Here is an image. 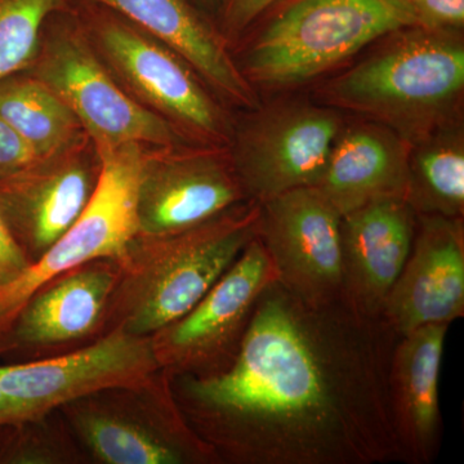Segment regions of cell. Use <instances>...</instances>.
<instances>
[{
	"label": "cell",
	"instance_id": "6da1fadb",
	"mask_svg": "<svg viewBox=\"0 0 464 464\" xmlns=\"http://www.w3.org/2000/svg\"><path fill=\"white\" fill-rule=\"evenodd\" d=\"M400 335L346 298L310 304L274 282L237 359L179 375L183 417L218 459L237 464L399 460L389 372Z\"/></svg>",
	"mask_w": 464,
	"mask_h": 464
},
{
	"label": "cell",
	"instance_id": "7a4b0ae2",
	"mask_svg": "<svg viewBox=\"0 0 464 464\" xmlns=\"http://www.w3.org/2000/svg\"><path fill=\"white\" fill-rule=\"evenodd\" d=\"M377 43L324 82L317 102L384 125L409 145L462 119L463 32L413 25Z\"/></svg>",
	"mask_w": 464,
	"mask_h": 464
},
{
	"label": "cell",
	"instance_id": "3957f363",
	"mask_svg": "<svg viewBox=\"0 0 464 464\" xmlns=\"http://www.w3.org/2000/svg\"><path fill=\"white\" fill-rule=\"evenodd\" d=\"M413 25L408 0H276L240 39L237 65L257 91L290 90Z\"/></svg>",
	"mask_w": 464,
	"mask_h": 464
},
{
	"label": "cell",
	"instance_id": "277c9868",
	"mask_svg": "<svg viewBox=\"0 0 464 464\" xmlns=\"http://www.w3.org/2000/svg\"><path fill=\"white\" fill-rule=\"evenodd\" d=\"M261 206L246 200L174 234L137 235L121 264V328L152 335L191 310L257 234Z\"/></svg>",
	"mask_w": 464,
	"mask_h": 464
},
{
	"label": "cell",
	"instance_id": "5b68a950",
	"mask_svg": "<svg viewBox=\"0 0 464 464\" xmlns=\"http://www.w3.org/2000/svg\"><path fill=\"white\" fill-rule=\"evenodd\" d=\"M25 72L72 110L97 151L130 143L155 149L199 145L121 87L94 50L76 3L47 21Z\"/></svg>",
	"mask_w": 464,
	"mask_h": 464
},
{
	"label": "cell",
	"instance_id": "8992f818",
	"mask_svg": "<svg viewBox=\"0 0 464 464\" xmlns=\"http://www.w3.org/2000/svg\"><path fill=\"white\" fill-rule=\"evenodd\" d=\"M75 3L94 50L134 100L192 141L228 148L235 125L226 105L185 58L115 12Z\"/></svg>",
	"mask_w": 464,
	"mask_h": 464
},
{
	"label": "cell",
	"instance_id": "52a82bcc",
	"mask_svg": "<svg viewBox=\"0 0 464 464\" xmlns=\"http://www.w3.org/2000/svg\"><path fill=\"white\" fill-rule=\"evenodd\" d=\"M343 125L341 111L308 100H277L250 110L228 145L246 199L264 204L314 188Z\"/></svg>",
	"mask_w": 464,
	"mask_h": 464
},
{
	"label": "cell",
	"instance_id": "ba28073f",
	"mask_svg": "<svg viewBox=\"0 0 464 464\" xmlns=\"http://www.w3.org/2000/svg\"><path fill=\"white\" fill-rule=\"evenodd\" d=\"M143 146L130 143L99 152V181L82 215L25 274L0 290V328L14 323L34 293L61 275L99 259L121 262L139 235L136 200Z\"/></svg>",
	"mask_w": 464,
	"mask_h": 464
},
{
	"label": "cell",
	"instance_id": "9c48e42d",
	"mask_svg": "<svg viewBox=\"0 0 464 464\" xmlns=\"http://www.w3.org/2000/svg\"><path fill=\"white\" fill-rule=\"evenodd\" d=\"M276 280L273 262L256 237L188 313L151 335L159 364L192 377L230 368L258 298Z\"/></svg>",
	"mask_w": 464,
	"mask_h": 464
},
{
	"label": "cell",
	"instance_id": "30bf717a",
	"mask_svg": "<svg viewBox=\"0 0 464 464\" xmlns=\"http://www.w3.org/2000/svg\"><path fill=\"white\" fill-rule=\"evenodd\" d=\"M159 368L151 335L132 334L118 326L70 355L0 366V387L11 424H21L105 391L137 387Z\"/></svg>",
	"mask_w": 464,
	"mask_h": 464
},
{
	"label": "cell",
	"instance_id": "8fae6325",
	"mask_svg": "<svg viewBox=\"0 0 464 464\" xmlns=\"http://www.w3.org/2000/svg\"><path fill=\"white\" fill-rule=\"evenodd\" d=\"M261 206L257 239L277 283L310 304L343 297L342 216L315 188L285 192Z\"/></svg>",
	"mask_w": 464,
	"mask_h": 464
},
{
	"label": "cell",
	"instance_id": "7c38bea8",
	"mask_svg": "<svg viewBox=\"0 0 464 464\" xmlns=\"http://www.w3.org/2000/svg\"><path fill=\"white\" fill-rule=\"evenodd\" d=\"M246 200L228 148H145L137 185L140 235L188 230Z\"/></svg>",
	"mask_w": 464,
	"mask_h": 464
},
{
	"label": "cell",
	"instance_id": "4fadbf2b",
	"mask_svg": "<svg viewBox=\"0 0 464 464\" xmlns=\"http://www.w3.org/2000/svg\"><path fill=\"white\" fill-rule=\"evenodd\" d=\"M101 161L90 139L0 179V213L30 261H36L90 203Z\"/></svg>",
	"mask_w": 464,
	"mask_h": 464
},
{
	"label": "cell",
	"instance_id": "5bb4252c",
	"mask_svg": "<svg viewBox=\"0 0 464 464\" xmlns=\"http://www.w3.org/2000/svg\"><path fill=\"white\" fill-rule=\"evenodd\" d=\"M399 335L464 316V218L417 216L409 257L384 304Z\"/></svg>",
	"mask_w": 464,
	"mask_h": 464
},
{
	"label": "cell",
	"instance_id": "9a60e30c",
	"mask_svg": "<svg viewBox=\"0 0 464 464\" xmlns=\"http://www.w3.org/2000/svg\"><path fill=\"white\" fill-rule=\"evenodd\" d=\"M115 12L185 58L226 106L246 111L261 105L241 72L230 43L195 0H76Z\"/></svg>",
	"mask_w": 464,
	"mask_h": 464
},
{
	"label": "cell",
	"instance_id": "2e32d148",
	"mask_svg": "<svg viewBox=\"0 0 464 464\" xmlns=\"http://www.w3.org/2000/svg\"><path fill=\"white\" fill-rule=\"evenodd\" d=\"M417 215L402 197L382 198L342 217L343 297L381 317L413 246Z\"/></svg>",
	"mask_w": 464,
	"mask_h": 464
},
{
	"label": "cell",
	"instance_id": "e0dca14e",
	"mask_svg": "<svg viewBox=\"0 0 464 464\" xmlns=\"http://www.w3.org/2000/svg\"><path fill=\"white\" fill-rule=\"evenodd\" d=\"M72 406V422L94 458L106 464H204L218 460L191 429L181 409L146 420L91 398Z\"/></svg>",
	"mask_w": 464,
	"mask_h": 464
},
{
	"label": "cell",
	"instance_id": "ac0fdd59",
	"mask_svg": "<svg viewBox=\"0 0 464 464\" xmlns=\"http://www.w3.org/2000/svg\"><path fill=\"white\" fill-rule=\"evenodd\" d=\"M448 324H429L400 335L391 356L389 399L399 460L430 464L441 439L439 380Z\"/></svg>",
	"mask_w": 464,
	"mask_h": 464
},
{
	"label": "cell",
	"instance_id": "d6986e66",
	"mask_svg": "<svg viewBox=\"0 0 464 464\" xmlns=\"http://www.w3.org/2000/svg\"><path fill=\"white\" fill-rule=\"evenodd\" d=\"M409 143L375 121L342 127L314 188L342 217L382 198H404Z\"/></svg>",
	"mask_w": 464,
	"mask_h": 464
},
{
	"label": "cell",
	"instance_id": "ffe728a7",
	"mask_svg": "<svg viewBox=\"0 0 464 464\" xmlns=\"http://www.w3.org/2000/svg\"><path fill=\"white\" fill-rule=\"evenodd\" d=\"M27 299L14 317V334L29 344H53L84 337L97 325L116 275L106 266H81Z\"/></svg>",
	"mask_w": 464,
	"mask_h": 464
},
{
	"label": "cell",
	"instance_id": "44dd1931",
	"mask_svg": "<svg viewBox=\"0 0 464 464\" xmlns=\"http://www.w3.org/2000/svg\"><path fill=\"white\" fill-rule=\"evenodd\" d=\"M404 199L417 216L464 218L462 119L409 145Z\"/></svg>",
	"mask_w": 464,
	"mask_h": 464
},
{
	"label": "cell",
	"instance_id": "7402d4cb",
	"mask_svg": "<svg viewBox=\"0 0 464 464\" xmlns=\"http://www.w3.org/2000/svg\"><path fill=\"white\" fill-rule=\"evenodd\" d=\"M0 119L20 134L39 159L74 148L88 139L63 100L25 72L0 82Z\"/></svg>",
	"mask_w": 464,
	"mask_h": 464
},
{
	"label": "cell",
	"instance_id": "603a6c76",
	"mask_svg": "<svg viewBox=\"0 0 464 464\" xmlns=\"http://www.w3.org/2000/svg\"><path fill=\"white\" fill-rule=\"evenodd\" d=\"M75 0H0V82L33 63L45 24Z\"/></svg>",
	"mask_w": 464,
	"mask_h": 464
},
{
	"label": "cell",
	"instance_id": "cb8c5ba5",
	"mask_svg": "<svg viewBox=\"0 0 464 464\" xmlns=\"http://www.w3.org/2000/svg\"><path fill=\"white\" fill-rule=\"evenodd\" d=\"M276 0H222L217 25L227 42H240L244 34Z\"/></svg>",
	"mask_w": 464,
	"mask_h": 464
},
{
	"label": "cell",
	"instance_id": "d4e9b609",
	"mask_svg": "<svg viewBox=\"0 0 464 464\" xmlns=\"http://www.w3.org/2000/svg\"><path fill=\"white\" fill-rule=\"evenodd\" d=\"M32 261L0 213V290L17 282Z\"/></svg>",
	"mask_w": 464,
	"mask_h": 464
},
{
	"label": "cell",
	"instance_id": "484cf974",
	"mask_svg": "<svg viewBox=\"0 0 464 464\" xmlns=\"http://www.w3.org/2000/svg\"><path fill=\"white\" fill-rule=\"evenodd\" d=\"M20 134L0 119V179L38 160Z\"/></svg>",
	"mask_w": 464,
	"mask_h": 464
},
{
	"label": "cell",
	"instance_id": "4316f807",
	"mask_svg": "<svg viewBox=\"0 0 464 464\" xmlns=\"http://www.w3.org/2000/svg\"><path fill=\"white\" fill-rule=\"evenodd\" d=\"M195 2L216 20L222 0H195Z\"/></svg>",
	"mask_w": 464,
	"mask_h": 464
},
{
	"label": "cell",
	"instance_id": "83f0119b",
	"mask_svg": "<svg viewBox=\"0 0 464 464\" xmlns=\"http://www.w3.org/2000/svg\"><path fill=\"white\" fill-rule=\"evenodd\" d=\"M11 424V415H9V406L5 398L2 387H0V427L9 426Z\"/></svg>",
	"mask_w": 464,
	"mask_h": 464
},
{
	"label": "cell",
	"instance_id": "f1b7e54d",
	"mask_svg": "<svg viewBox=\"0 0 464 464\" xmlns=\"http://www.w3.org/2000/svg\"><path fill=\"white\" fill-rule=\"evenodd\" d=\"M409 3H411V7L414 8V5H417V3H420V0H408Z\"/></svg>",
	"mask_w": 464,
	"mask_h": 464
}]
</instances>
